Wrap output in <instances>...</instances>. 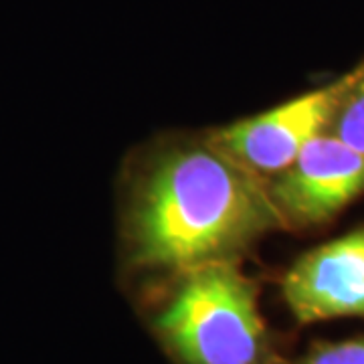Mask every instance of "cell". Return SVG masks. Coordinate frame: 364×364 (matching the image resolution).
Wrapping results in <instances>:
<instances>
[{"instance_id":"7","label":"cell","mask_w":364,"mask_h":364,"mask_svg":"<svg viewBox=\"0 0 364 364\" xmlns=\"http://www.w3.org/2000/svg\"><path fill=\"white\" fill-rule=\"evenodd\" d=\"M277 364H364V336L340 342H318L298 358Z\"/></svg>"},{"instance_id":"6","label":"cell","mask_w":364,"mask_h":364,"mask_svg":"<svg viewBox=\"0 0 364 364\" xmlns=\"http://www.w3.org/2000/svg\"><path fill=\"white\" fill-rule=\"evenodd\" d=\"M328 134L364 152V63L352 69L350 83L328 126Z\"/></svg>"},{"instance_id":"4","label":"cell","mask_w":364,"mask_h":364,"mask_svg":"<svg viewBox=\"0 0 364 364\" xmlns=\"http://www.w3.org/2000/svg\"><path fill=\"white\" fill-rule=\"evenodd\" d=\"M267 186L287 229L324 225L364 193V152L324 132Z\"/></svg>"},{"instance_id":"5","label":"cell","mask_w":364,"mask_h":364,"mask_svg":"<svg viewBox=\"0 0 364 364\" xmlns=\"http://www.w3.org/2000/svg\"><path fill=\"white\" fill-rule=\"evenodd\" d=\"M282 294L299 324L364 318V225L294 261Z\"/></svg>"},{"instance_id":"2","label":"cell","mask_w":364,"mask_h":364,"mask_svg":"<svg viewBox=\"0 0 364 364\" xmlns=\"http://www.w3.org/2000/svg\"><path fill=\"white\" fill-rule=\"evenodd\" d=\"M158 336L182 364H277L257 287L235 261L178 272L154 318Z\"/></svg>"},{"instance_id":"1","label":"cell","mask_w":364,"mask_h":364,"mask_svg":"<svg viewBox=\"0 0 364 364\" xmlns=\"http://www.w3.org/2000/svg\"><path fill=\"white\" fill-rule=\"evenodd\" d=\"M287 229L267 181L210 140L158 152L128 210V255L142 269L184 272L235 261L263 235Z\"/></svg>"},{"instance_id":"3","label":"cell","mask_w":364,"mask_h":364,"mask_svg":"<svg viewBox=\"0 0 364 364\" xmlns=\"http://www.w3.org/2000/svg\"><path fill=\"white\" fill-rule=\"evenodd\" d=\"M350 77L348 71L330 85L225 126L208 140L253 174L269 181L286 170L314 138L328 132Z\"/></svg>"}]
</instances>
